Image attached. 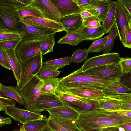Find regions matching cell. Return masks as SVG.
Wrapping results in <instances>:
<instances>
[{
  "label": "cell",
  "mask_w": 131,
  "mask_h": 131,
  "mask_svg": "<svg viewBox=\"0 0 131 131\" xmlns=\"http://www.w3.org/2000/svg\"><path fill=\"white\" fill-rule=\"evenodd\" d=\"M58 10L61 17L80 14L83 10L73 0H51Z\"/></svg>",
  "instance_id": "e0dca14e"
},
{
  "label": "cell",
  "mask_w": 131,
  "mask_h": 131,
  "mask_svg": "<svg viewBox=\"0 0 131 131\" xmlns=\"http://www.w3.org/2000/svg\"><path fill=\"white\" fill-rule=\"evenodd\" d=\"M121 57L116 52L108 53L92 57L87 59L81 67L84 71L90 68L102 66L119 63Z\"/></svg>",
  "instance_id": "7c38bea8"
},
{
  "label": "cell",
  "mask_w": 131,
  "mask_h": 131,
  "mask_svg": "<svg viewBox=\"0 0 131 131\" xmlns=\"http://www.w3.org/2000/svg\"><path fill=\"white\" fill-rule=\"evenodd\" d=\"M100 19L98 17L93 16L83 19V25L84 27L94 28L101 26Z\"/></svg>",
  "instance_id": "ab89813d"
},
{
  "label": "cell",
  "mask_w": 131,
  "mask_h": 131,
  "mask_svg": "<svg viewBox=\"0 0 131 131\" xmlns=\"http://www.w3.org/2000/svg\"><path fill=\"white\" fill-rule=\"evenodd\" d=\"M47 119L33 121L24 124L26 131H41L46 127Z\"/></svg>",
  "instance_id": "74e56055"
},
{
  "label": "cell",
  "mask_w": 131,
  "mask_h": 131,
  "mask_svg": "<svg viewBox=\"0 0 131 131\" xmlns=\"http://www.w3.org/2000/svg\"><path fill=\"white\" fill-rule=\"evenodd\" d=\"M21 24L17 8L0 4V24L8 29L19 31Z\"/></svg>",
  "instance_id": "5b68a950"
},
{
  "label": "cell",
  "mask_w": 131,
  "mask_h": 131,
  "mask_svg": "<svg viewBox=\"0 0 131 131\" xmlns=\"http://www.w3.org/2000/svg\"><path fill=\"white\" fill-rule=\"evenodd\" d=\"M42 82L36 76L30 80L20 92L26 109L32 104L41 94Z\"/></svg>",
  "instance_id": "8992f818"
},
{
  "label": "cell",
  "mask_w": 131,
  "mask_h": 131,
  "mask_svg": "<svg viewBox=\"0 0 131 131\" xmlns=\"http://www.w3.org/2000/svg\"><path fill=\"white\" fill-rule=\"evenodd\" d=\"M43 62L42 55L41 53L27 59L21 64L20 80L16 86L19 92L30 80L38 74Z\"/></svg>",
  "instance_id": "3957f363"
},
{
  "label": "cell",
  "mask_w": 131,
  "mask_h": 131,
  "mask_svg": "<svg viewBox=\"0 0 131 131\" xmlns=\"http://www.w3.org/2000/svg\"><path fill=\"white\" fill-rule=\"evenodd\" d=\"M46 36L40 37L33 39L21 40L15 49L16 57L20 64L28 59L41 53L39 41Z\"/></svg>",
  "instance_id": "277c9868"
},
{
  "label": "cell",
  "mask_w": 131,
  "mask_h": 131,
  "mask_svg": "<svg viewBox=\"0 0 131 131\" xmlns=\"http://www.w3.org/2000/svg\"><path fill=\"white\" fill-rule=\"evenodd\" d=\"M0 4L11 6L16 8L25 6L18 0H0Z\"/></svg>",
  "instance_id": "7dc6e473"
},
{
  "label": "cell",
  "mask_w": 131,
  "mask_h": 131,
  "mask_svg": "<svg viewBox=\"0 0 131 131\" xmlns=\"http://www.w3.org/2000/svg\"><path fill=\"white\" fill-rule=\"evenodd\" d=\"M75 120L49 115L47 118L46 125L53 131H81L75 124Z\"/></svg>",
  "instance_id": "8fae6325"
},
{
  "label": "cell",
  "mask_w": 131,
  "mask_h": 131,
  "mask_svg": "<svg viewBox=\"0 0 131 131\" xmlns=\"http://www.w3.org/2000/svg\"><path fill=\"white\" fill-rule=\"evenodd\" d=\"M124 47L131 49V29L129 27L126 36V43Z\"/></svg>",
  "instance_id": "f907efd6"
},
{
  "label": "cell",
  "mask_w": 131,
  "mask_h": 131,
  "mask_svg": "<svg viewBox=\"0 0 131 131\" xmlns=\"http://www.w3.org/2000/svg\"><path fill=\"white\" fill-rule=\"evenodd\" d=\"M19 32L21 34L22 40L33 39L59 32L54 29L30 25L22 22Z\"/></svg>",
  "instance_id": "4fadbf2b"
},
{
  "label": "cell",
  "mask_w": 131,
  "mask_h": 131,
  "mask_svg": "<svg viewBox=\"0 0 131 131\" xmlns=\"http://www.w3.org/2000/svg\"><path fill=\"white\" fill-rule=\"evenodd\" d=\"M16 103L15 100L7 97L0 96V111H5L8 107L15 106Z\"/></svg>",
  "instance_id": "ee69618b"
},
{
  "label": "cell",
  "mask_w": 131,
  "mask_h": 131,
  "mask_svg": "<svg viewBox=\"0 0 131 131\" xmlns=\"http://www.w3.org/2000/svg\"><path fill=\"white\" fill-rule=\"evenodd\" d=\"M54 93L63 104L64 103H72L78 101H86L89 100L61 91H55Z\"/></svg>",
  "instance_id": "d590c367"
},
{
  "label": "cell",
  "mask_w": 131,
  "mask_h": 131,
  "mask_svg": "<svg viewBox=\"0 0 131 131\" xmlns=\"http://www.w3.org/2000/svg\"><path fill=\"white\" fill-rule=\"evenodd\" d=\"M12 123L10 118L9 117H3L0 116V126L6 125H9Z\"/></svg>",
  "instance_id": "816d5d0a"
},
{
  "label": "cell",
  "mask_w": 131,
  "mask_h": 131,
  "mask_svg": "<svg viewBox=\"0 0 131 131\" xmlns=\"http://www.w3.org/2000/svg\"><path fill=\"white\" fill-rule=\"evenodd\" d=\"M110 6L106 17L102 22L106 33H109L115 25V18L118 2L110 1Z\"/></svg>",
  "instance_id": "484cf974"
},
{
  "label": "cell",
  "mask_w": 131,
  "mask_h": 131,
  "mask_svg": "<svg viewBox=\"0 0 131 131\" xmlns=\"http://www.w3.org/2000/svg\"><path fill=\"white\" fill-rule=\"evenodd\" d=\"M16 47L12 49H2L12 68V70L17 81V84L20 80L21 66L16 54L15 49Z\"/></svg>",
  "instance_id": "ffe728a7"
},
{
  "label": "cell",
  "mask_w": 131,
  "mask_h": 131,
  "mask_svg": "<svg viewBox=\"0 0 131 131\" xmlns=\"http://www.w3.org/2000/svg\"><path fill=\"white\" fill-rule=\"evenodd\" d=\"M0 65L2 67L12 70L8 61L5 55L2 48H0Z\"/></svg>",
  "instance_id": "bcb514c9"
},
{
  "label": "cell",
  "mask_w": 131,
  "mask_h": 131,
  "mask_svg": "<svg viewBox=\"0 0 131 131\" xmlns=\"http://www.w3.org/2000/svg\"><path fill=\"white\" fill-rule=\"evenodd\" d=\"M5 114L18 122L25 124L31 121L46 119V116L39 113L34 112L27 110L18 108L16 106L6 107Z\"/></svg>",
  "instance_id": "ba28073f"
},
{
  "label": "cell",
  "mask_w": 131,
  "mask_h": 131,
  "mask_svg": "<svg viewBox=\"0 0 131 131\" xmlns=\"http://www.w3.org/2000/svg\"><path fill=\"white\" fill-rule=\"evenodd\" d=\"M20 19L21 22L28 25L52 29L59 32L64 30V28L60 23L46 18L28 16Z\"/></svg>",
  "instance_id": "9a60e30c"
},
{
  "label": "cell",
  "mask_w": 131,
  "mask_h": 131,
  "mask_svg": "<svg viewBox=\"0 0 131 131\" xmlns=\"http://www.w3.org/2000/svg\"><path fill=\"white\" fill-rule=\"evenodd\" d=\"M131 16L123 6L118 2L116 14L115 25L120 41L125 47L126 38L129 28Z\"/></svg>",
  "instance_id": "9c48e42d"
},
{
  "label": "cell",
  "mask_w": 131,
  "mask_h": 131,
  "mask_svg": "<svg viewBox=\"0 0 131 131\" xmlns=\"http://www.w3.org/2000/svg\"><path fill=\"white\" fill-rule=\"evenodd\" d=\"M46 111L49 112V115L75 119L78 117L79 114L75 110L65 105L50 109Z\"/></svg>",
  "instance_id": "603a6c76"
},
{
  "label": "cell",
  "mask_w": 131,
  "mask_h": 131,
  "mask_svg": "<svg viewBox=\"0 0 131 131\" xmlns=\"http://www.w3.org/2000/svg\"><path fill=\"white\" fill-rule=\"evenodd\" d=\"M59 23L67 32L80 28L82 24L83 19L80 14H72L60 18Z\"/></svg>",
  "instance_id": "44dd1931"
},
{
  "label": "cell",
  "mask_w": 131,
  "mask_h": 131,
  "mask_svg": "<svg viewBox=\"0 0 131 131\" xmlns=\"http://www.w3.org/2000/svg\"><path fill=\"white\" fill-rule=\"evenodd\" d=\"M106 33L103 24L100 27L89 28L84 27L82 34L84 40H93L100 38Z\"/></svg>",
  "instance_id": "4316f807"
},
{
  "label": "cell",
  "mask_w": 131,
  "mask_h": 131,
  "mask_svg": "<svg viewBox=\"0 0 131 131\" xmlns=\"http://www.w3.org/2000/svg\"><path fill=\"white\" fill-rule=\"evenodd\" d=\"M89 52L88 49H78L74 51L70 57V63H81L87 59Z\"/></svg>",
  "instance_id": "8d00e7d4"
},
{
  "label": "cell",
  "mask_w": 131,
  "mask_h": 131,
  "mask_svg": "<svg viewBox=\"0 0 131 131\" xmlns=\"http://www.w3.org/2000/svg\"><path fill=\"white\" fill-rule=\"evenodd\" d=\"M118 99L121 103V110L131 111V94L119 96Z\"/></svg>",
  "instance_id": "60d3db41"
},
{
  "label": "cell",
  "mask_w": 131,
  "mask_h": 131,
  "mask_svg": "<svg viewBox=\"0 0 131 131\" xmlns=\"http://www.w3.org/2000/svg\"><path fill=\"white\" fill-rule=\"evenodd\" d=\"M82 10L87 9L92 3L93 0H73Z\"/></svg>",
  "instance_id": "c3c4849f"
},
{
  "label": "cell",
  "mask_w": 131,
  "mask_h": 131,
  "mask_svg": "<svg viewBox=\"0 0 131 131\" xmlns=\"http://www.w3.org/2000/svg\"><path fill=\"white\" fill-rule=\"evenodd\" d=\"M11 39H21L19 31L8 29L0 24V41Z\"/></svg>",
  "instance_id": "d6a6232c"
},
{
  "label": "cell",
  "mask_w": 131,
  "mask_h": 131,
  "mask_svg": "<svg viewBox=\"0 0 131 131\" xmlns=\"http://www.w3.org/2000/svg\"><path fill=\"white\" fill-rule=\"evenodd\" d=\"M41 131H53L46 125L45 128Z\"/></svg>",
  "instance_id": "6f0895ef"
},
{
  "label": "cell",
  "mask_w": 131,
  "mask_h": 131,
  "mask_svg": "<svg viewBox=\"0 0 131 131\" xmlns=\"http://www.w3.org/2000/svg\"><path fill=\"white\" fill-rule=\"evenodd\" d=\"M59 79L54 78L41 80L42 82L41 94H54L58 84Z\"/></svg>",
  "instance_id": "4dcf8cb0"
},
{
  "label": "cell",
  "mask_w": 131,
  "mask_h": 131,
  "mask_svg": "<svg viewBox=\"0 0 131 131\" xmlns=\"http://www.w3.org/2000/svg\"><path fill=\"white\" fill-rule=\"evenodd\" d=\"M106 96L116 98L131 94V91L119 81H115L102 90Z\"/></svg>",
  "instance_id": "d6986e66"
},
{
  "label": "cell",
  "mask_w": 131,
  "mask_h": 131,
  "mask_svg": "<svg viewBox=\"0 0 131 131\" xmlns=\"http://www.w3.org/2000/svg\"><path fill=\"white\" fill-rule=\"evenodd\" d=\"M70 60V57L66 56L60 58L47 60L43 62V65L53 69L58 70L69 65Z\"/></svg>",
  "instance_id": "1f68e13d"
},
{
  "label": "cell",
  "mask_w": 131,
  "mask_h": 131,
  "mask_svg": "<svg viewBox=\"0 0 131 131\" xmlns=\"http://www.w3.org/2000/svg\"><path fill=\"white\" fill-rule=\"evenodd\" d=\"M83 24L78 29L67 32L66 34L61 38L58 41L59 44H66L72 46H77L79 43L84 40L82 32L84 27Z\"/></svg>",
  "instance_id": "7402d4cb"
},
{
  "label": "cell",
  "mask_w": 131,
  "mask_h": 131,
  "mask_svg": "<svg viewBox=\"0 0 131 131\" xmlns=\"http://www.w3.org/2000/svg\"><path fill=\"white\" fill-rule=\"evenodd\" d=\"M119 131H126L123 127H120L119 128Z\"/></svg>",
  "instance_id": "91938a15"
},
{
  "label": "cell",
  "mask_w": 131,
  "mask_h": 131,
  "mask_svg": "<svg viewBox=\"0 0 131 131\" xmlns=\"http://www.w3.org/2000/svg\"><path fill=\"white\" fill-rule=\"evenodd\" d=\"M30 5L38 10L45 18L59 23L60 14L51 0H32Z\"/></svg>",
  "instance_id": "5bb4252c"
},
{
  "label": "cell",
  "mask_w": 131,
  "mask_h": 131,
  "mask_svg": "<svg viewBox=\"0 0 131 131\" xmlns=\"http://www.w3.org/2000/svg\"><path fill=\"white\" fill-rule=\"evenodd\" d=\"M21 39H11L0 41V48L12 49L16 47Z\"/></svg>",
  "instance_id": "7bdbcfd3"
},
{
  "label": "cell",
  "mask_w": 131,
  "mask_h": 131,
  "mask_svg": "<svg viewBox=\"0 0 131 131\" xmlns=\"http://www.w3.org/2000/svg\"><path fill=\"white\" fill-rule=\"evenodd\" d=\"M110 0H93L92 4L85 10L99 18L103 22L105 19L110 6Z\"/></svg>",
  "instance_id": "ac0fdd59"
},
{
  "label": "cell",
  "mask_w": 131,
  "mask_h": 131,
  "mask_svg": "<svg viewBox=\"0 0 131 131\" xmlns=\"http://www.w3.org/2000/svg\"><path fill=\"white\" fill-rule=\"evenodd\" d=\"M117 80L88 75L80 68L68 75L59 79L55 90L77 88L96 89L102 90Z\"/></svg>",
  "instance_id": "7a4b0ae2"
},
{
  "label": "cell",
  "mask_w": 131,
  "mask_h": 131,
  "mask_svg": "<svg viewBox=\"0 0 131 131\" xmlns=\"http://www.w3.org/2000/svg\"><path fill=\"white\" fill-rule=\"evenodd\" d=\"M19 131H26L24 128V124H22L20 126Z\"/></svg>",
  "instance_id": "680465c9"
},
{
  "label": "cell",
  "mask_w": 131,
  "mask_h": 131,
  "mask_svg": "<svg viewBox=\"0 0 131 131\" xmlns=\"http://www.w3.org/2000/svg\"><path fill=\"white\" fill-rule=\"evenodd\" d=\"M64 105L55 94H41L31 105L26 110L39 113L54 107Z\"/></svg>",
  "instance_id": "52a82bcc"
},
{
  "label": "cell",
  "mask_w": 131,
  "mask_h": 131,
  "mask_svg": "<svg viewBox=\"0 0 131 131\" xmlns=\"http://www.w3.org/2000/svg\"><path fill=\"white\" fill-rule=\"evenodd\" d=\"M61 71L46 67L43 65L38 74L36 75L41 80L55 78Z\"/></svg>",
  "instance_id": "836d02e7"
},
{
  "label": "cell",
  "mask_w": 131,
  "mask_h": 131,
  "mask_svg": "<svg viewBox=\"0 0 131 131\" xmlns=\"http://www.w3.org/2000/svg\"><path fill=\"white\" fill-rule=\"evenodd\" d=\"M63 104L73 109L79 113L98 107L99 101L89 99L86 101H78L72 103H64Z\"/></svg>",
  "instance_id": "cb8c5ba5"
},
{
  "label": "cell",
  "mask_w": 131,
  "mask_h": 131,
  "mask_svg": "<svg viewBox=\"0 0 131 131\" xmlns=\"http://www.w3.org/2000/svg\"><path fill=\"white\" fill-rule=\"evenodd\" d=\"M118 80L122 84L131 91V71L122 75Z\"/></svg>",
  "instance_id": "f6af8a7d"
},
{
  "label": "cell",
  "mask_w": 131,
  "mask_h": 131,
  "mask_svg": "<svg viewBox=\"0 0 131 131\" xmlns=\"http://www.w3.org/2000/svg\"><path fill=\"white\" fill-rule=\"evenodd\" d=\"M120 127L123 128L126 131H131V124L124 125Z\"/></svg>",
  "instance_id": "9f6ffc18"
},
{
  "label": "cell",
  "mask_w": 131,
  "mask_h": 131,
  "mask_svg": "<svg viewBox=\"0 0 131 131\" xmlns=\"http://www.w3.org/2000/svg\"><path fill=\"white\" fill-rule=\"evenodd\" d=\"M129 27L131 29V18L129 22Z\"/></svg>",
  "instance_id": "94428289"
},
{
  "label": "cell",
  "mask_w": 131,
  "mask_h": 131,
  "mask_svg": "<svg viewBox=\"0 0 131 131\" xmlns=\"http://www.w3.org/2000/svg\"><path fill=\"white\" fill-rule=\"evenodd\" d=\"M118 35L116 27L114 25L108 35L105 45L102 51L103 54L109 53L113 48L115 39Z\"/></svg>",
  "instance_id": "e575fe53"
},
{
  "label": "cell",
  "mask_w": 131,
  "mask_h": 131,
  "mask_svg": "<svg viewBox=\"0 0 131 131\" xmlns=\"http://www.w3.org/2000/svg\"><path fill=\"white\" fill-rule=\"evenodd\" d=\"M55 91L62 92L80 97L99 101L104 99L106 96L102 90L96 89L77 88Z\"/></svg>",
  "instance_id": "2e32d148"
},
{
  "label": "cell",
  "mask_w": 131,
  "mask_h": 131,
  "mask_svg": "<svg viewBox=\"0 0 131 131\" xmlns=\"http://www.w3.org/2000/svg\"><path fill=\"white\" fill-rule=\"evenodd\" d=\"M55 34L47 36L39 40L40 49L42 55L52 52L55 43L54 37Z\"/></svg>",
  "instance_id": "83f0119b"
},
{
  "label": "cell",
  "mask_w": 131,
  "mask_h": 131,
  "mask_svg": "<svg viewBox=\"0 0 131 131\" xmlns=\"http://www.w3.org/2000/svg\"></svg>",
  "instance_id": "e7e4bbea"
},
{
  "label": "cell",
  "mask_w": 131,
  "mask_h": 131,
  "mask_svg": "<svg viewBox=\"0 0 131 131\" xmlns=\"http://www.w3.org/2000/svg\"><path fill=\"white\" fill-rule=\"evenodd\" d=\"M121 104L118 99L106 96L105 98L99 101L98 107L110 110L121 109Z\"/></svg>",
  "instance_id": "f1b7e54d"
},
{
  "label": "cell",
  "mask_w": 131,
  "mask_h": 131,
  "mask_svg": "<svg viewBox=\"0 0 131 131\" xmlns=\"http://www.w3.org/2000/svg\"><path fill=\"white\" fill-rule=\"evenodd\" d=\"M83 72L90 75L113 78L118 80L122 75L121 68L119 63L94 67Z\"/></svg>",
  "instance_id": "30bf717a"
},
{
  "label": "cell",
  "mask_w": 131,
  "mask_h": 131,
  "mask_svg": "<svg viewBox=\"0 0 131 131\" xmlns=\"http://www.w3.org/2000/svg\"><path fill=\"white\" fill-rule=\"evenodd\" d=\"M100 129H95L91 130L90 131H99Z\"/></svg>",
  "instance_id": "6125c7cd"
},
{
  "label": "cell",
  "mask_w": 131,
  "mask_h": 131,
  "mask_svg": "<svg viewBox=\"0 0 131 131\" xmlns=\"http://www.w3.org/2000/svg\"><path fill=\"white\" fill-rule=\"evenodd\" d=\"M108 35L105 37L93 41L88 49L90 53L97 52L102 51L106 44Z\"/></svg>",
  "instance_id": "f35d334b"
},
{
  "label": "cell",
  "mask_w": 131,
  "mask_h": 131,
  "mask_svg": "<svg viewBox=\"0 0 131 131\" xmlns=\"http://www.w3.org/2000/svg\"><path fill=\"white\" fill-rule=\"evenodd\" d=\"M82 19L86 18L93 16L86 10H83L80 14Z\"/></svg>",
  "instance_id": "db71d44e"
},
{
  "label": "cell",
  "mask_w": 131,
  "mask_h": 131,
  "mask_svg": "<svg viewBox=\"0 0 131 131\" xmlns=\"http://www.w3.org/2000/svg\"><path fill=\"white\" fill-rule=\"evenodd\" d=\"M17 10L20 18L28 16L45 18L38 10L31 5L17 8Z\"/></svg>",
  "instance_id": "f546056e"
},
{
  "label": "cell",
  "mask_w": 131,
  "mask_h": 131,
  "mask_svg": "<svg viewBox=\"0 0 131 131\" xmlns=\"http://www.w3.org/2000/svg\"><path fill=\"white\" fill-rule=\"evenodd\" d=\"M99 131H119V130L117 127H107L100 129Z\"/></svg>",
  "instance_id": "f5cc1de1"
},
{
  "label": "cell",
  "mask_w": 131,
  "mask_h": 131,
  "mask_svg": "<svg viewBox=\"0 0 131 131\" xmlns=\"http://www.w3.org/2000/svg\"><path fill=\"white\" fill-rule=\"evenodd\" d=\"M23 5L27 6L31 4L32 0H18Z\"/></svg>",
  "instance_id": "11a10c76"
},
{
  "label": "cell",
  "mask_w": 131,
  "mask_h": 131,
  "mask_svg": "<svg viewBox=\"0 0 131 131\" xmlns=\"http://www.w3.org/2000/svg\"><path fill=\"white\" fill-rule=\"evenodd\" d=\"M20 131V129H15L12 130V131Z\"/></svg>",
  "instance_id": "be15d7a7"
},
{
  "label": "cell",
  "mask_w": 131,
  "mask_h": 131,
  "mask_svg": "<svg viewBox=\"0 0 131 131\" xmlns=\"http://www.w3.org/2000/svg\"><path fill=\"white\" fill-rule=\"evenodd\" d=\"M131 16V0H118Z\"/></svg>",
  "instance_id": "681fc988"
},
{
  "label": "cell",
  "mask_w": 131,
  "mask_h": 131,
  "mask_svg": "<svg viewBox=\"0 0 131 131\" xmlns=\"http://www.w3.org/2000/svg\"><path fill=\"white\" fill-rule=\"evenodd\" d=\"M0 96L12 99L21 105H24L22 97L16 87L3 85L0 82Z\"/></svg>",
  "instance_id": "d4e9b609"
},
{
  "label": "cell",
  "mask_w": 131,
  "mask_h": 131,
  "mask_svg": "<svg viewBox=\"0 0 131 131\" xmlns=\"http://www.w3.org/2000/svg\"><path fill=\"white\" fill-rule=\"evenodd\" d=\"M75 123L81 131H90L107 127H117L126 124V116L114 111L97 107L79 113Z\"/></svg>",
  "instance_id": "6da1fadb"
},
{
  "label": "cell",
  "mask_w": 131,
  "mask_h": 131,
  "mask_svg": "<svg viewBox=\"0 0 131 131\" xmlns=\"http://www.w3.org/2000/svg\"><path fill=\"white\" fill-rule=\"evenodd\" d=\"M119 63L121 68L122 75L131 71V58H121Z\"/></svg>",
  "instance_id": "b9f144b4"
}]
</instances>
